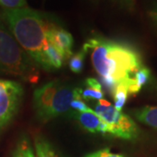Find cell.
<instances>
[{
    "label": "cell",
    "mask_w": 157,
    "mask_h": 157,
    "mask_svg": "<svg viewBox=\"0 0 157 157\" xmlns=\"http://www.w3.org/2000/svg\"><path fill=\"white\" fill-rule=\"evenodd\" d=\"M12 157H35L31 142L26 136H23L18 140Z\"/></svg>",
    "instance_id": "15"
},
{
    "label": "cell",
    "mask_w": 157,
    "mask_h": 157,
    "mask_svg": "<svg viewBox=\"0 0 157 157\" xmlns=\"http://www.w3.org/2000/svg\"><path fill=\"white\" fill-rule=\"evenodd\" d=\"M73 90L71 86L59 80L48 82L35 90L33 105L39 120L45 122L66 113L71 114Z\"/></svg>",
    "instance_id": "4"
},
{
    "label": "cell",
    "mask_w": 157,
    "mask_h": 157,
    "mask_svg": "<svg viewBox=\"0 0 157 157\" xmlns=\"http://www.w3.org/2000/svg\"><path fill=\"white\" fill-rule=\"evenodd\" d=\"M46 39L48 43L59 51L67 60L73 55L72 48L73 39L72 34L56 25L48 22L46 28Z\"/></svg>",
    "instance_id": "7"
},
{
    "label": "cell",
    "mask_w": 157,
    "mask_h": 157,
    "mask_svg": "<svg viewBox=\"0 0 157 157\" xmlns=\"http://www.w3.org/2000/svg\"><path fill=\"white\" fill-rule=\"evenodd\" d=\"M135 118L142 123L157 128V107H142L134 112Z\"/></svg>",
    "instance_id": "10"
},
{
    "label": "cell",
    "mask_w": 157,
    "mask_h": 157,
    "mask_svg": "<svg viewBox=\"0 0 157 157\" xmlns=\"http://www.w3.org/2000/svg\"><path fill=\"white\" fill-rule=\"evenodd\" d=\"M94 111L107 125V135L123 140L137 139L139 129L136 123L128 114L118 111L110 102L106 100L98 101Z\"/></svg>",
    "instance_id": "5"
},
{
    "label": "cell",
    "mask_w": 157,
    "mask_h": 157,
    "mask_svg": "<svg viewBox=\"0 0 157 157\" xmlns=\"http://www.w3.org/2000/svg\"><path fill=\"white\" fill-rule=\"evenodd\" d=\"M150 78V71L148 68L142 67L134 74L132 78V83L129 86V94L135 95L138 94L144 85L147 84Z\"/></svg>",
    "instance_id": "11"
},
{
    "label": "cell",
    "mask_w": 157,
    "mask_h": 157,
    "mask_svg": "<svg viewBox=\"0 0 157 157\" xmlns=\"http://www.w3.org/2000/svg\"><path fill=\"white\" fill-rule=\"evenodd\" d=\"M70 115L73 116L78 123L90 133H100L103 135H107V125L101 121V118L96 114L92 108H89L86 112L73 111Z\"/></svg>",
    "instance_id": "8"
},
{
    "label": "cell",
    "mask_w": 157,
    "mask_h": 157,
    "mask_svg": "<svg viewBox=\"0 0 157 157\" xmlns=\"http://www.w3.org/2000/svg\"><path fill=\"white\" fill-rule=\"evenodd\" d=\"M148 14H149V17H151V19L153 20V22L157 25V9L150 11Z\"/></svg>",
    "instance_id": "19"
},
{
    "label": "cell",
    "mask_w": 157,
    "mask_h": 157,
    "mask_svg": "<svg viewBox=\"0 0 157 157\" xmlns=\"http://www.w3.org/2000/svg\"><path fill=\"white\" fill-rule=\"evenodd\" d=\"M2 18L18 45L39 67L52 71L45 56V50L49 43L46 39L48 22L44 16L39 11L24 7L5 9Z\"/></svg>",
    "instance_id": "2"
},
{
    "label": "cell",
    "mask_w": 157,
    "mask_h": 157,
    "mask_svg": "<svg viewBox=\"0 0 157 157\" xmlns=\"http://www.w3.org/2000/svg\"><path fill=\"white\" fill-rule=\"evenodd\" d=\"M0 6L5 9H18L26 6V0H0Z\"/></svg>",
    "instance_id": "17"
},
{
    "label": "cell",
    "mask_w": 157,
    "mask_h": 157,
    "mask_svg": "<svg viewBox=\"0 0 157 157\" xmlns=\"http://www.w3.org/2000/svg\"><path fill=\"white\" fill-rule=\"evenodd\" d=\"M83 157H124L121 155H119V154H114L110 151L109 148H103L101 150H98V151L93 152V153H90L86 155Z\"/></svg>",
    "instance_id": "18"
},
{
    "label": "cell",
    "mask_w": 157,
    "mask_h": 157,
    "mask_svg": "<svg viewBox=\"0 0 157 157\" xmlns=\"http://www.w3.org/2000/svg\"><path fill=\"white\" fill-rule=\"evenodd\" d=\"M86 87L85 89H81V97L83 101L103 100L104 92L98 79L94 78H86Z\"/></svg>",
    "instance_id": "9"
},
{
    "label": "cell",
    "mask_w": 157,
    "mask_h": 157,
    "mask_svg": "<svg viewBox=\"0 0 157 157\" xmlns=\"http://www.w3.org/2000/svg\"><path fill=\"white\" fill-rule=\"evenodd\" d=\"M86 52L83 49L75 54H73L69 59V67L74 73H79L84 68V59Z\"/></svg>",
    "instance_id": "16"
},
{
    "label": "cell",
    "mask_w": 157,
    "mask_h": 157,
    "mask_svg": "<svg viewBox=\"0 0 157 157\" xmlns=\"http://www.w3.org/2000/svg\"><path fill=\"white\" fill-rule=\"evenodd\" d=\"M24 89L20 83L0 79V131L17 113L22 101Z\"/></svg>",
    "instance_id": "6"
},
{
    "label": "cell",
    "mask_w": 157,
    "mask_h": 157,
    "mask_svg": "<svg viewBox=\"0 0 157 157\" xmlns=\"http://www.w3.org/2000/svg\"><path fill=\"white\" fill-rule=\"evenodd\" d=\"M45 56L52 69L60 68L66 60L61 52L50 43L45 50Z\"/></svg>",
    "instance_id": "14"
},
{
    "label": "cell",
    "mask_w": 157,
    "mask_h": 157,
    "mask_svg": "<svg viewBox=\"0 0 157 157\" xmlns=\"http://www.w3.org/2000/svg\"><path fill=\"white\" fill-rule=\"evenodd\" d=\"M82 49L91 52L92 63L97 73L116 84L128 83L130 86L134 74L142 67L139 52L126 44L94 38L85 43Z\"/></svg>",
    "instance_id": "1"
},
{
    "label": "cell",
    "mask_w": 157,
    "mask_h": 157,
    "mask_svg": "<svg viewBox=\"0 0 157 157\" xmlns=\"http://www.w3.org/2000/svg\"><path fill=\"white\" fill-rule=\"evenodd\" d=\"M128 83H119L116 86L114 92L113 94V98L114 101V106L118 111H121L125 106V103L129 95Z\"/></svg>",
    "instance_id": "12"
},
{
    "label": "cell",
    "mask_w": 157,
    "mask_h": 157,
    "mask_svg": "<svg viewBox=\"0 0 157 157\" xmlns=\"http://www.w3.org/2000/svg\"><path fill=\"white\" fill-rule=\"evenodd\" d=\"M35 150L37 157H59L52 146L43 137L35 138Z\"/></svg>",
    "instance_id": "13"
},
{
    "label": "cell",
    "mask_w": 157,
    "mask_h": 157,
    "mask_svg": "<svg viewBox=\"0 0 157 157\" xmlns=\"http://www.w3.org/2000/svg\"><path fill=\"white\" fill-rule=\"evenodd\" d=\"M0 75H9L36 83L39 66L18 45L2 17H0Z\"/></svg>",
    "instance_id": "3"
},
{
    "label": "cell",
    "mask_w": 157,
    "mask_h": 157,
    "mask_svg": "<svg viewBox=\"0 0 157 157\" xmlns=\"http://www.w3.org/2000/svg\"><path fill=\"white\" fill-rule=\"evenodd\" d=\"M117 1L121 5L128 7H132L134 5V0H117Z\"/></svg>",
    "instance_id": "20"
}]
</instances>
